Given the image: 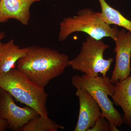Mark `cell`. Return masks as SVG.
<instances>
[{
    "mask_svg": "<svg viewBox=\"0 0 131 131\" xmlns=\"http://www.w3.org/2000/svg\"><path fill=\"white\" fill-rule=\"evenodd\" d=\"M69 57L56 50L37 46L28 47L25 56L17 62V69L42 87L58 77L69 66Z\"/></svg>",
    "mask_w": 131,
    "mask_h": 131,
    "instance_id": "obj_1",
    "label": "cell"
},
{
    "mask_svg": "<svg viewBox=\"0 0 131 131\" xmlns=\"http://www.w3.org/2000/svg\"><path fill=\"white\" fill-rule=\"evenodd\" d=\"M0 88L8 92L17 101L36 110L39 115L48 117V95L45 88L31 81L17 68L0 74Z\"/></svg>",
    "mask_w": 131,
    "mask_h": 131,
    "instance_id": "obj_2",
    "label": "cell"
},
{
    "mask_svg": "<svg viewBox=\"0 0 131 131\" xmlns=\"http://www.w3.org/2000/svg\"><path fill=\"white\" fill-rule=\"evenodd\" d=\"M118 30L115 26L112 27L106 24L101 13L94 12L90 8H84L78 12L76 16L67 17L61 21L59 40L62 42L71 34L82 32L96 40L110 37L114 40Z\"/></svg>",
    "mask_w": 131,
    "mask_h": 131,
    "instance_id": "obj_3",
    "label": "cell"
},
{
    "mask_svg": "<svg viewBox=\"0 0 131 131\" xmlns=\"http://www.w3.org/2000/svg\"><path fill=\"white\" fill-rule=\"evenodd\" d=\"M71 83L77 89H81L89 93L100 106L102 116L109 122L117 127L122 126L124 124L123 115L115 109L113 102L108 97L112 96L114 92V84L109 77L76 75L72 78Z\"/></svg>",
    "mask_w": 131,
    "mask_h": 131,
    "instance_id": "obj_4",
    "label": "cell"
},
{
    "mask_svg": "<svg viewBox=\"0 0 131 131\" xmlns=\"http://www.w3.org/2000/svg\"><path fill=\"white\" fill-rule=\"evenodd\" d=\"M109 48L101 40L89 36L82 44L80 53L70 60L69 66L90 77H96L99 74L106 76L114 61L112 58H104V52Z\"/></svg>",
    "mask_w": 131,
    "mask_h": 131,
    "instance_id": "obj_5",
    "label": "cell"
},
{
    "mask_svg": "<svg viewBox=\"0 0 131 131\" xmlns=\"http://www.w3.org/2000/svg\"><path fill=\"white\" fill-rule=\"evenodd\" d=\"M39 115L30 107H20L16 105L13 96L0 88V117L8 122L10 130L19 131L34 118Z\"/></svg>",
    "mask_w": 131,
    "mask_h": 131,
    "instance_id": "obj_6",
    "label": "cell"
},
{
    "mask_svg": "<svg viewBox=\"0 0 131 131\" xmlns=\"http://www.w3.org/2000/svg\"><path fill=\"white\" fill-rule=\"evenodd\" d=\"M114 41L115 63L110 78V81L113 84L118 81L124 80L130 75L131 34L129 31L126 32L124 29L118 30Z\"/></svg>",
    "mask_w": 131,
    "mask_h": 131,
    "instance_id": "obj_7",
    "label": "cell"
},
{
    "mask_svg": "<svg viewBox=\"0 0 131 131\" xmlns=\"http://www.w3.org/2000/svg\"><path fill=\"white\" fill-rule=\"evenodd\" d=\"M76 95L80 103L79 116L74 131H88L102 115L100 106L89 93L77 89Z\"/></svg>",
    "mask_w": 131,
    "mask_h": 131,
    "instance_id": "obj_8",
    "label": "cell"
},
{
    "mask_svg": "<svg viewBox=\"0 0 131 131\" xmlns=\"http://www.w3.org/2000/svg\"><path fill=\"white\" fill-rule=\"evenodd\" d=\"M42 0H0V23L15 19L24 25H28L30 7L34 3Z\"/></svg>",
    "mask_w": 131,
    "mask_h": 131,
    "instance_id": "obj_9",
    "label": "cell"
},
{
    "mask_svg": "<svg viewBox=\"0 0 131 131\" xmlns=\"http://www.w3.org/2000/svg\"><path fill=\"white\" fill-rule=\"evenodd\" d=\"M114 104L122 108L124 123L131 126V73L122 81L114 84V92L112 96Z\"/></svg>",
    "mask_w": 131,
    "mask_h": 131,
    "instance_id": "obj_10",
    "label": "cell"
},
{
    "mask_svg": "<svg viewBox=\"0 0 131 131\" xmlns=\"http://www.w3.org/2000/svg\"><path fill=\"white\" fill-rule=\"evenodd\" d=\"M28 50V47L20 48L13 39L6 43L0 42V74L15 68L16 62L25 56Z\"/></svg>",
    "mask_w": 131,
    "mask_h": 131,
    "instance_id": "obj_11",
    "label": "cell"
},
{
    "mask_svg": "<svg viewBox=\"0 0 131 131\" xmlns=\"http://www.w3.org/2000/svg\"><path fill=\"white\" fill-rule=\"evenodd\" d=\"M101 5L102 18L108 25H114L123 27L131 34V21L118 10L110 6L105 0H98Z\"/></svg>",
    "mask_w": 131,
    "mask_h": 131,
    "instance_id": "obj_12",
    "label": "cell"
},
{
    "mask_svg": "<svg viewBox=\"0 0 131 131\" xmlns=\"http://www.w3.org/2000/svg\"><path fill=\"white\" fill-rule=\"evenodd\" d=\"M64 127L59 125L49 118L40 115L34 118L22 127L20 131H57Z\"/></svg>",
    "mask_w": 131,
    "mask_h": 131,
    "instance_id": "obj_13",
    "label": "cell"
},
{
    "mask_svg": "<svg viewBox=\"0 0 131 131\" xmlns=\"http://www.w3.org/2000/svg\"><path fill=\"white\" fill-rule=\"evenodd\" d=\"M111 123L102 115L88 131H111Z\"/></svg>",
    "mask_w": 131,
    "mask_h": 131,
    "instance_id": "obj_14",
    "label": "cell"
},
{
    "mask_svg": "<svg viewBox=\"0 0 131 131\" xmlns=\"http://www.w3.org/2000/svg\"><path fill=\"white\" fill-rule=\"evenodd\" d=\"M8 122L0 117V131H6L8 128Z\"/></svg>",
    "mask_w": 131,
    "mask_h": 131,
    "instance_id": "obj_15",
    "label": "cell"
},
{
    "mask_svg": "<svg viewBox=\"0 0 131 131\" xmlns=\"http://www.w3.org/2000/svg\"><path fill=\"white\" fill-rule=\"evenodd\" d=\"M6 37L5 33L3 31L0 32V40H2Z\"/></svg>",
    "mask_w": 131,
    "mask_h": 131,
    "instance_id": "obj_16",
    "label": "cell"
},
{
    "mask_svg": "<svg viewBox=\"0 0 131 131\" xmlns=\"http://www.w3.org/2000/svg\"><path fill=\"white\" fill-rule=\"evenodd\" d=\"M129 127H130V129H131V126H129Z\"/></svg>",
    "mask_w": 131,
    "mask_h": 131,
    "instance_id": "obj_17",
    "label": "cell"
}]
</instances>
